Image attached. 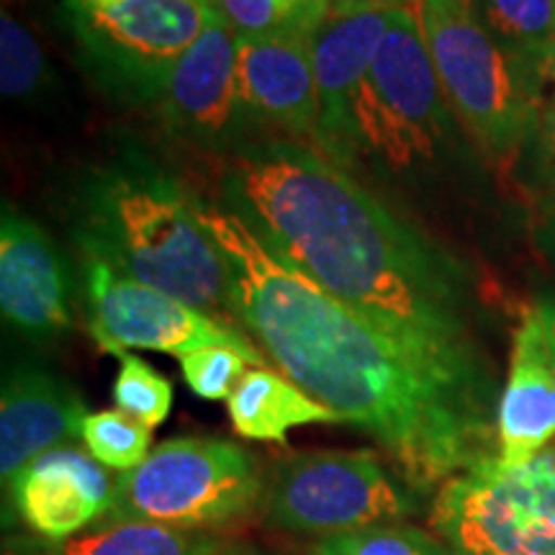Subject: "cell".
I'll return each instance as SVG.
<instances>
[{"label": "cell", "mask_w": 555, "mask_h": 555, "mask_svg": "<svg viewBox=\"0 0 555 555\" xmlns=\"http://www.w3.org/2000/svg\"><path fill=\"white\" fill-rule=\"evenodd\" d=\"M75 237L86 258L242 330L229 260L201 221L198 201L147 159H119L88 180Z\"/></svg>", "instance_id": "3"}, {"label": "cell", "mask_w": 555, "mask_h": 555, "mask_svg": "<svg viewBox=\"0 0 555 555\" xmlns=\"http://www.w3.org/2000/svg\"><path fill=\"white\" fill-rule=\"evenodd\" d=\"M247 365L253 363L240 350L224 345L201 347V350L180 358L185 384L196 397L208 401L232 397L234 388L245 378Z\"/></svg>", "instance_id": "26"}, {"label": "cell", "mask_w": 555, "mask_h": 555, "mask_svg": "<svg viewBox=\"0 0 555 555\" xmlns=\"http://www.w3.org/2000/svg\"><path fill=\"white\" fill-rule=\"evenodd\" d=\"M555 442V365L540 309L532 307L512 345L509 378L496 412V461L522 466Z\"/></svg>", "instance_id": "17"}, {"label": "cell", "mask_w": 555, "mask_h": 555, "mask_svg": "<svg viewBox=\"0 0 555 555\" xmlns=\"http://www.w3.org/2000/svg\"><path fill=\"white\" fill-rule=\"evenodd\" d=\"M50 82L44 50L34 34L13 18L9 11L0 16V88L5 99H34Z\"/></svg>", "instance_id": "23"}, {"label": "cell", "mask_w": 555, "mask_h": 555, "mask_svg": "<svg viewBox=\"0 0 555 555\" xmlns=\"http://www.w3.org/2000/svg\"><path fill=\"white\" fill-rule=\"evenodd\" d=\"M116 409L139 425L155 429L168 420L172 406V384L147 360L121 356L119 376L114 380Z\"/></svg>", "instance_id": "25"}, {"label": "cell", "mask_w": 555, "mask_h": 555, "mask_svg": "<svg viewBox=\"0 0 555 555\" xmlns=\"http://www.w3.org/2000/svg\"><path fill=\"white\" fill-rule=\"evenodd\" d=\"M393 13L388 11H330L311 34V65L319 95V134L311 150L352 165L358 155L352 137V101L360 82L384 44Z\"/></svg>", "instance_id": "12"}, {"label": "cell", "mask_w": 555, "mask_h": 555, "mask_svg": "<svg viewBox=\"0 0 555 555\" xmlns=\"http://www.w3.org/2000/svg\"><path fill=\"white\" fill-rule=\"evenodd\" d=\"M67 9L99 78L134 101H157L170 67L217 18L208 0H121L111 9Z\"/></svg>", "instance_id": "9"}, {"label": "cell", "mask_w": 555, "mask_h": 555, "mask_svg": "<svg viewBox=\"0 0 555 555\" xmlns=\"http://www.w3.org/2000/svg\"><path fill=\"white\" fill-rule=\"evenodd\" d=\"M237 82L247 114L260 116L307 147H314L319 95L311 37H237Z\"/></svg>", "instance_id": "16"}, {"label": "cell", "mask_w": 555, "mask_h": 555, "mask_svg": "<svg viewBox=\"0 0 555 555\" xmlns=\"http://www.w3.org/2000/svg\"><path fill=\"white\" fill-rule=\"evenodd\" d=\"M86 401L73 384L34 363L13 365L0 393V476L5 489L39 455L82 437Z\"/></svg>", "instance_id": "15"}, {"label": "cell", "mask_w": 555, "mask_h": 555, "mask_svg": "<svg viewBox=\"0 0 555 555\" xmlns=\"http://www.w3.org/2000/svg\"><path fill=\"white\" fill-rule=\"evenodd\" d=\"M266 481L258 461L219 437H176L116 478V499L103 519H144L180 530H219L258 506Z\"/></svg>", "instance_id": "5"}, {"label": "cell", "mask_w": 555, "mask_h": 555, "mask_svg": "<svg viewBox=\"0 0 555 555\" xmlns=\"http://www.w3.org/2000/svg\"><path fill=\"white\" fill-rule=\"evenodd\" d=\"M159 111L178 137L221 147L240 137L247 108L240 99L237 37L219 16L170 67Z\"/></svg>", "instance_id": "11"}, {"label": "cell", "mask_w": 555, "mask_h": 555, "mask_svg": "<svg viewBox=\"0 0 555 555\" xmlns=\"http://www.w3.org/2000/svg\"><path fill=\"white\" fill-rule=\"evenodd\" d=\"M214 555H268L258 551V547H249V545H221Z\"/></svg>", "instance_id": "32"}, {"label": "cell", "mask_w": 555, "mask_h": 555, "mask_svg": "<svg viewBox=\"0 0 555 555\" xmlns=\"http://www.w3.org/2000/svg\"><path fill=\"white\" fill-rule=\"evenodd\" d=\"M82 442L101 466L127 474V470L142 466L152 453V429L139 425L119 409L95 412L86 416Z\"/></svg>", "instance_id": "22"}, {"label": "cell", "mask_w": 555, "mask_h": 555, "mask_svg": "<svg viewBox=\"0 0 555 555\" xmlns=\"http://www.w3.org/2000/svg\"><path fill=\"white\" fill-rule=\"evenodd\" d=\"M538 309H540V317H543L547 345H551V356H553V365H555V301L538 304Z\"/></svg>", "instance_id": "29"}, {"label": "cell", "mask_w": 555, "mask_h": 555, "mask_svg": "<svg viewBox=\"0 0 555 555\" xmlns=\"http://www.w3.org/2000/svg\"><path fill=\"white\" fill-rule=\"evenodd\" d=\"M227 412L242 437L262 442H286L288 429L301 425L345 422L330 406L319 404L307 391H301L294 380L268 367L245 373L232 397L227 399Z\"/></svg>", "instance_id": "18"}, {"label": "cell", "mask_w": 555, "mask_h": 555, "mask_svg": "<svg viewBox=\"0 0 555 555\" xmlns=\"http://www.w3.org/2000/svg\"><path fill=\"white\" fill-rule=\"evenodd\" d=\"M234 37H311L330 16L332 0H208Z\"/></svg>", "instance_id": "21"}, {"label": "cell", "mask_w": 555, "mask_h": 555, "mask_svg": "<svg viewBox=\"0 0 555 555\" xmlns=\"http://www.w3.org/2000/svg\"><path fill=\"white\" fill-rule=\"evenodd\" d=\"M420 9L397 11L352 101L356 150L393 172L433 163L450 139V111Z\"/></svg>", "instance_id": "6"}, {"label": "cell", "mask_w": 555, "mask_h": 555, "mask_svg": "<svg viewBox=\"0 0 555 555\" xmlns=\"http://www.w3.org/2000/svg\"><path fill=\"white\" fill-rule=\"evenodd\" d=\"M121 0H67V5H86V9H111Z\"/></svg>", "instance_id": "33"}, {"label": "cell", "mask_w": 555, "mask_h": 555, "mask_svg": "<svg viewBox=\"0 0 555 555\" xmlns=\"http://www.w3.org/2000/svg\"><path fill=\"white\" fill-rule=\"evenodd\" d=\"M527 157H530L532 178L547 196L555 198V101H547L543 114H540L538 127L525 144Z\"/></svg>", "instance_id": "27"}, {"label": "cell", "mask_w": 555, "mask_h": 555, "mask_svg": "<svg viewBox=\"0 0 555 555\" xmlns=\"http://www.w3.org/2000/svg\"><path fill=\"white\" fill-rule=\"evenodd\" d=\"M422 0H332L335 11H409L420 9Z\"/></svg>", "instance_id": "28"}, {"label": "cell", "mask_w": 555, "mask_h": 555, "mask_svg": "<svg viewBox=\"0 0 555 555\" xmlns=\"http://www.w3.org/2000/svg\"><path fill=\"white\" fill-rule=\"evenodd\" d=\"M309 555H446V547L420 527L388 522L317 540Z\"/></svg>", "instance_id": "24"}, {"label": "cell", "mask_w": 555, "mask_h": 555, "mask_svg": "<svg viewBox=\"0 0 555 555\" xmlns=\"http://www.w3.org/2000/svg\"><path fill=\"white\" fill-rule=\"evenodd\" d=\"M446 555H478V553H470V551H463V547L448 545V547H446Z\"/></svg>", "instance_id": "34"}, {"label": "cell", "mask_w": 555, "mask_h": 555, "mask_svg": "<svg viewBox=\"0 0 555 555\" xmlns=\"http://www.w3.org/2000/svg\"><path fill=\"white\" fill-rule=\"evenodd\" d=\"M433 525L478 555H555V442L522 466L486 457L440 486Z\"/></svg>", "instance_id": "7"}, {"label": "cell", "mask_w": 555, "mask_h": 555, "mask_svg": "<svg viewBox=\"0 0 555 555\" xmlns=\"http://www.w3.org/2000/svg\"><path fill=\"white\" fill-rule=\"evenodd\" d=\"M221 545L224 543L208 532L144 519H103L65 540L57 555H214Z\"/></svg>", "instance_id": "19"}, {"label": "cell", "mask_w": 555, "mask_h": 555, "mask_svg": "<svg viewBox=\"0 0 555 555\" xmlns=\"http://www.w3.org/2000/svg\"><path fill=\"white\" fill-rule=\"evenodd\" d=\"M0 309L31 339H52L73 322L67 270L37 221L9 204L0 221Z\"/></svg>", "instance_id": "13"}, {"label": "cell", "mask_w": 555, "mask_h": 555, "mask_svg": "<svg viewBox=\"0 0 555 555\" xmlns=\"http://www.w3.org/2000/svg\"><path fill=\"white\" fill-rule=\"evenodd\" d=\"M21 519L47 540H69L106 517L116 499V481L88 450L54 448L39 455L11 481Z\"/></svg>", "instance_id": "14"}, {"label": "cell", "mask_w": 555, "mask_h": 555, "mask_svg": "<svg viewBox=\"0 0 555 555\" xmlns=\"http://www.w3.org/2000/svg\"><path fill=\"white\" fill-rule=\"evenodd\" d=\"M420 18L450 111L486 155L515 157L547 103L543 69L504 52L470 0H422Z\"/></svg>", "instance_id": "4"}, {"label": "cell", "mask_w": 555, "mask_h": 555, "mask_svg": "<svg viewBox=\"0 0 555 555\" xmlns=\"http://www.w3.org/2000/svg\"><path fill=\"white\" fill-rule=\"evenodd\" d=\"M478 24L512 57L543 69L555 50V0H470Z\"/></svg>", "instance_id": "20"}, {"label": "cell", "mask_w": 555, "mask_h": 555, "mask_svg": "<svg viewBox=\"0 0 555 555\" xmlns=\"http://www.w3.org/2000/svg\"><path fill=\"white\" fill-rule=\"evenodd\" d=\"M86 307L90 337L103 352L127 356V350H155L189 356L201 347H234L255 367H266V356L255 350L245 330L227 327L191 304L121 275L106 262L86 258Z\"/></svg>", "instance_id": "10"}, {"label": "cell", "mask_w": 555, "mask_h": 555, "mask_svg": "<svg viewBox=\"0 0 555 555\" xmlns=\"http://www.w3.org/2000/svg\"><path fill=\"white\" fill-rule=\"evenodd\" d=\"M221 204L278 260L409 350L489 378L468 337L461 268L335 159L301 142L249 144L229 159Z\"/></svg>", "instance_id": "2"}, {"label": "cell", "mask_w": 555, "mask_h": 555, "mask_svg": "<svg viewBox=\"0 0 555 555\" xmlns=\"http://www.w3.org/2000/svg\"><path fill=\"white\" fill-rule=\"evenodd\" d=\"M414 494L367 450H314L278 463L262 506L273 527L322 540L401 522L416 509Z\"/></svg>", "instance_id": "8"}, {"label": "cell", "mask_w": 555, "mask_h": 555, "mask_svg": "<svg viewBox=\"0 0 555 555\" xmlns=\"http://www.w3.org/2000/svg\"><path fill=\"white\" fill-rule=\"evenodd\" d=\"M198 214L232 270V311L278 371L373 437L416 494L494 457L491 378L409 350L278 260L224 206Z\"/></svg>", "instance_id": "1"}, {"label": "cell", "mask_w": 555, "mask_h": 555, "mask_svg": "<svg viewBox=\"0 0 555 555\" xmlns=\"http://www.w3.org/2000/svg\"><path fill=\"white\" fill-rule=\"evenodd\" d=\"M543 242L547 247V253L555 258V198L551 201V206H547V214H545V229H543Z\"/></svg>", "instance_id": "30"}, {"label": "cell", "mask_w": 555, "mask_h": 555, "mask_svg": "<svg viewBox=\"0 0 555 555\" xmlns=\"http://www.w3.org/2000/svg\"><path fill=\"white\" fill-rule=\"evenodd\" d=\"M543 80H545V90H551V101H555V50L551 52V57L545 60Z\"/></svg>", "instance_id": "31"}]
</instances>
